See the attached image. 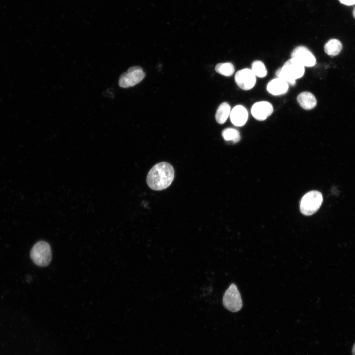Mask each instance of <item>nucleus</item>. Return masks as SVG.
I'll return each instance as SVG.
<instances>
[{
  "mask_svg": "<svg viewBox=\"0 0 355 355\" xmlns=\"http://www.w3.org/2000/svg\"><path fill=\"white\" fill-rule=\"evenodd\" d=\"M174 178L173 166L166 162L155 165L148 173L146 182L154 190H161L168 187Z\"/></svg>",
  "mask_w": 355,
  "mask_h": 355,
  "instance_id": "nucleus-1",
  "label": "nucleus"
},
{
  "mask_svg": "<svg viewBox=\"0 0 355 355\" xmlns=\"http://www.w3.org/2000/svg\"><path fill=\"white\" fill-rule=\"evenodd\" d=\"M304 72V66L296 59L291 58L282 68L277 70L276 74L278 78L293 86L296 83V80L302 77Z\"/></svg>",
  "mask_w": 355,
  "mask_h": 355,
  "instance_id": "nucleus-2",
  "label": "nucleus"
},
{
  "mask_svg": "<svg viewBox=\"0 0 355 355\" xmlns=\"http://www.w3.org/2000/svg\"><path fill=\"white\" fill-rule=\"evenodd\" d=\"M323 201L322 194L317 190H312L304 195L301 199L300 209L305 215H311L320 209Z\"/></svg>",
  "mask_w": 355,
  "mask_h": 355,
  "instance_id": "nucleus-3",
  "label": "nucleus"
},
{
  "mask_svg": "<svg viewBox=\"0 0 355 355\" xmlns=\"http://www.w3.org/2000/svg\"><path fill=\"white\" fill-rule=\"evenodd\" d=\"M30 255L36 264L41 267L46 266L51 259L50 246L45 241H38L33 247Z\"/></svg>",
  "mask_w": 355,
  "mask_h": 355,
  "instance_id": "nucleus-4",
  "label": "nucleus"
},
{
  "mask_svg": "<svg viewBox=\"0 0 355 355\" xmlns=\"http://www.w3.org/2000/svg\"><path fill=\"white\" fill-rule=\"evenodd\" d=\"M224 307L229 311L236 312L242 307L241 295L236 285L232 284L225 292L223 297Z\"/></svg>",
  "mask_w": 355,
  "mask_h": 355,
  "instance_id": "nucleus-5",
  "label": "nucleus"
},
{
  "mask_svg": "<svg viewBox=\"0 0 355 355\" xmlns=\"http://www.w3.org/2000/svg\"><path fill=\"white\" fill-rule=\"evenodd\" d=\"M144 77L145 73L141 67H132L121 75L119 85L123 88L132 87L140 83Z\"/></svg>",
  "mask_w": 355,
  "mask_h": 355,
  "instance_id": "nucleus-6",
  "label": "nucleus"
},
{
  "mask_svg": "<svg viewBox=\"0 0 355 355\" xmlns=\"http://www.w3.org/2000/svg\"><path fill=\"white\" fill-rule=\"evenodd\" d=\"M237 85L244 90L252 89L256 83V76L249 69H244L238 71L235 75Z\"/></svg>",
  "mask_w": 355,
  "mask_h": 355,
  "instance_id": "nucleus-7",
  "label": "nucleus"
},
{
  "mask_svg": "<svg viewBox=\"0 0 355 355\" xmlns=\"http://www.w3.org/2000/svg\"><path fill=\"white\" fill-rule=\"evenodd\" d=\"M291 57L296 59L304 67H312L316 64V60L308 48L304 46L295 47L291 54Z\"/></svg>",
  "mask_w": 355,
  "mask_h": 355,
  "instance_id": "nucleus-8",
  "label": "nucleus"
},
{
  "mask_svg": "<svg viewBox=\"0 0 355 355\" xmlns=\"http://www.w3.org/2000/svg\"><path fill=\"white\" fill-rule=\"evenodd\" d=\"M273 112L272 105L268 102L261 101L255 103L251 107V113L256 119L263 121Z\"/></svg>",
  "mask_w": 355,
  "mask_h": 355,
  "instance_id": "nucleus-9",
  "label": "nucleus"
},
{
  "mask_svg": "<svg viewBox=\"0 0 355 355\" xmlns=\"http://www.w3.org/2000/svg\"><path fill=\"white\" fill-rule=\"evenodd\" d=\"M232 123L236 126H242L246 124L248 118L246 108L241 105L234 106L230 113Z\"/></svg>",
  "mask_w": 355,
  "mask_h": 355,
  "instance_id": "nucleus-10",
  "label": "nucleus"
},
{
  "mask_svg": "<svg viewBox=\"0 0 355 355\" xmlns=\"http://www.w3.org/2000/svg\"><path fill=\"white\" fill-rule=\"evenodd\" d=\"M288 89V84L280 78L272 80L267 86L268 92L273 95H280L285 94Z\"/></svg>",
  "mask_w": 355,
  "mask_h": 355,
  "instance_id": "nucleus-11",
  "label": "nucleus"
},
{
  "mask_svg": "<svg viewBox=\"0 0 355 355\" xmlns=\"http://www.w3.org/2000/svg\"><path fill=\"white\" fill-rule=\"evenodd\" d=\"M297 101L303 109L310 110L317 105V100L314 95L309 92H302L297 97Z\"/></svg>",
  "mask_w": 355,
  "mask_h": 355,
  "instance_id": "nucleus-12",
  "label": "nucleus"
},
{
  "mask_svg": "<svg viewBox=\"0 0 355 355\" xmlns=\"http://www.w3.org/2000/svg\"><path fill=\"white\" fill-rule=\"evenodd\" d=\"M231 112L230 105L226 102H223L221 104L215 113V118L217 123L219 124L224 123Z\"/></svg>",
  "mask_w": 355,
  "mask_h": 355,
  "instance_id": "nucleus-13",
  "label": "nucleus"
},
{
  "mask_svg": "<svg viewBox=\"0 0 355 355\" xmlns=\"http://www.w3.org/2000/svg\"><path fill=\"white\" fill-rule=\"evenodd\" d=\"M342 47L341 42L337 39H331L324 45L325 53L330 56H336L341 51Z\"/></svg>",
  "mask_w": 355,
  "mask_h": 355,
  "instance_id": "nucleus-14",
  "label": "nucleus"
},
{
  "mask_svg": "<svg viewBox=\"0 0 355 355\" xmlns=\"http://www.w3.org/2000/svg\"><path fill=\"white\" fill-rule=\"evenodd\" d=\"M222 136L226 141L232 143L238 142L241 139L239 132L232 128L224 129L222 132Z\"/></svg>",
  "mask_w": 355,
  "mask_h": 355,
  "instance_id": "nucleus-15",
  "label": "nucleus"
},
{
  "mask_svg": "<svg viewBox=\"0 0 355 355\" xmlns=\"http://www.w3.org/2000/svg\"><path fill=\"white\" fill-rule=\"evenodd\" d=\"M215 71L226 76H231L234 71L235 69L233 65L231 63H221L217 64L215 67Z\"/></svg>",
  "mask_w": 355,
  "mask_h": 355,
  "instance_id": "nucleus-16",
  "label": "nucleus"
},
{
  "mask_svg": "<svg viewBox=\"0 0 355 355\" xmlns=\"http://www.w3.org/2000/svg\"><path fill=\"white\" fill-rule=\"evenodd\" d=\"M251 70L254 75L259 77H264L266 76L267 71L262 62L256 60L252 62Z\"/></svg>",
  "mask_w": 355,
  "mask_h": 355,
  "instance_id": "nucleus-17",
  "label": "nucleus"
},
{
  "mask_svg": "<svg viewBox=\"0 0 355 355\" xmlns=\"http://www.w3.org/2000/svg\"><path fill=\"white\" fill-rule=\"evenodd\" d=\"M339 1L347 5H351L355 4V0H339Z\"/></svg>",
  "mask_w": 355,
  "mask_h": 355,
  "instance_id": "nucleus-18",
  "label": "nucleus"
},
{
  "mask_svg": "<svg viewBox=\"0 0 355 355\" xmlns=\"http://www.w3.org/2000/svg\"><path fill=\"white\" fill-rule=\"evenodd\" d=\"M352 354L355 355V343L354 344L352 349Z\"/></svg>",
  "mask_w": 355,
  "mask_h": 355,
  "instance_id": "nucleus-19",
  "label": "nucleus"
},
{
  "mask_svg": "<svg viewBox=\"0 0 355 355\" xmlns=\"http://www.w3.org/2000/svg\"><path fill=\"white\" fill-rule=\"evenodd\" d=\"M353 14L354 17L355 18V7L354 8L353 11Z\"/></svg>",
  "mask_w": 355,
  "mask_h": 355,
  "instance_id": "nucleus-20",
  "label": "nucleus"
}]
</instances>
